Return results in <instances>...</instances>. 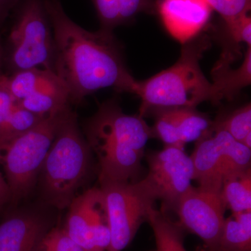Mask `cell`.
Wrapping results in <instances>:
<instances>
[{
    "label": "cell",
    "mask_w": 251,
    "mask_h": 251,
    "mask_svg": "<svg viewBox=\"0 0 251 251\" xmlns=\"http://www.w3.org/2000/svg\"><path fill=\"white\" fill-rule=\"evenodd\" d=\"M54 41V73L67 86L70 102L112 87L134 94L137 80L128 72L113 31L86 30L66 14L59 0H44Z\"/></svg>",
    "instance_id": "obj_1"
},
{
    "label": "cell",
    "mask_w": 251,
    "mask_h": 251,
    "mask_svg": "<svg viewBox=\"0 0 251 251\" xmlns=\"http://www.w3.org/2000/svg\"><path fill=\"white\" fill-rule=\"evenodd\" d=\"M85 139L99 162V182H130L141 171L145 148L153 138L143 117L127 115L115 100L99 105L85 125Z\"/></svg>",
    "instance_id": "obj_2"
},
{
    "label": "cell",
    "mask_w": 251,
    "mask_h": 251,
    "mask_svg": "<svg viewBox=\"0 0 251 251\" xmlns=\"http://www.w3.org/2000/svg\"><path fill=\"white\" fill-rule=\"evenodd\" d=\"M210 39L204 35L183 45L174 65L148 80L137 81L134 94L141 99L139 116L166 109L196 108L213 99V88L203 74L200 61L209 49Z\"/></svg>",
    "instance_id": "obj_3"
},
{
    "label": "cell",
    "mask_w": 251,
    "mask_h": 251,
    "mask_svg": "<svg viewBox=\"0 0 251 251\" xmlns=\"http://www.w3.org/2000/svg\"><path fill=\"white\" fill-rule=\"evenodd\" d=\"M91 152L76 115L69 107L39 173L41 193L46 203L58 209L69 207L89 174Z\"/></svg>",
    "instance_id": "obj_4"
},
{
    "label": "cell",
    "mask_w": 251,
    "mask_h": 251,
    "mask_svg": "<svg viewBox=\"0 0 251 251\" xmlns=\"http://www.w3.org/2000/svg\"><path fill=\"white\" fill-rule=\"evenodd\" d=\"M69 107L43 119L30 130L0 148V163L4 167L9 188L10 202L16 204L32 190L61 120Z\"/></svg>",
    "instance_id": "obj_5"
},
{
    "label": "cell",
    "mask_w": 251,
    "mask_h": 251,
    "mask_svg": "<svg viewBox=\"0 0 251 251\" xmlns=\"http://www.w3.org/2000/svg\"><path fill=\"white\" fill-rule=\"evenodd\" d=\"M110 231L107 251H122L128 247L140 226L148 221L158 199L146 177L130 182L100 183Z\"/></svg>",
    "instance_id": "obj_6"
},
{
    "label": "cell",
    "mask_w": 251,
    "mask_h": 251,
    "mask_svg": "<svg viewBox=\"0 0 251 251\" xmlns=\"http://www.w3.org/2000/svg\"><path fill=\"white\" fill-rule=\"evenodd\" d=\"M9 35L13 73L39 69L54 70V41L44 0H24Z\"/></svg>",
    "instance_id": "obj_7"
},
{
    "label": "cell",
    "mask_w": 251,
    "mask_h": 251,
    "mask_svg": "<svg viewBox=\"0 0 251 251\" xmlns=\"http://www.w3.org/2000/svg\"><path fill=\"white\" fill-rule=\"evenodd\" d=\"M197 142L191 156L199 186L221 192L225 180L251 168V150L224 130Z\"/></svg>",
    "instance_id": "obj_8"
},
{
    "label": "cell",
    "mask_w": 251,
    "mask_h": 251,
    "mask_svg": "<svg viewBox=\"0 0 251 251\" xmlns=\"http://www.w3.org/2000/svg\"><path fill=\"white\" fill-rule=\"evenodd\" d=\"M4 80L16 103L42 118L70 106L67 86L52 71L34 68L5 75Z\"/></svg>",
    "instance_id": "obj_9"
},
{
    "label": "cell",
    "mask_w": 251,
    "mask_h": 251,
    "mask_svg": "<svg viewBox=\"0 0 251 251\" xmlns=\"http://www.w3.org/2000/svg\"><path fill=\"white\" fill-rule=\"evenodd\" d=\"M68 208L63 227L67 235L86 251H107L111 237L100 188L77 196Z\"/></svg>",
    "instance_id": "obj_10"
},
{
    "label": "cell",
    "mask_w": 251,
    "mask_h": 251,
    "mask_svg": "<svg viewBox=\"0 0 251 251\" xmlns=\"http://www.w3.org/2000/svg\"><path fill=\"white\" fill-rule=\"evenodd\" d=\"M226 209L221 192L191 186L180 198L175 211L181 226L201 238L206 247L216 251Z\"/></svg>",
    "instance_id": "obj_11"
},
{
    "label": "cell",
    "mask_w": 251,
    "mask_h": 251,
    "mask_svg": "<svg viewBox=\"0 0 251 251\" xmlns=\"http://www.w3.org/2000/svg\"><path fill=\"white\" fill-rule=\"evenodd\" d=\"M150 181L163 202L165 209L175 210L180 198L192 185L194 168L191 156L184 150L165 146L148 156Z\"/></svg>",
    "instance_id": "obj_12"
},
{
    "label": "cell",
    "mask_w": 251,
    "mask_h": 251,
    "mask_svg": "<svg viewBox=\"0 0 251 251\" xmlns=\"http://www.w3.org/2000/svg\"><path fill=\"white\" fill-rule=\"evenodd\" d=\"M158 11L166 30L184 45L198 37L213 9L206 0H161Z\"/></svg>",
    "instance_id": "obj_13"
},
{
    "label": "cell",
    "mask_w": 251,
    "mask_h": 251,
    "mask_svg": "<svg viewBox=\"0 0 251 251\" xmlns=\"http://www.w3.org/2000/svg\"><path fill=\"white\" fill-rule=\"evenodd\" d=\"M52 228L50 221L35 211L11 214L0 224V251H36Z\"/></svg>",
    "instance_id": "obj_14"
},
{
    "label": "cell",
    "mask_w": 251,
    "mask_h": 251,
    "mask_svg": "<svg viewBox=\"0 0 251 251\" xmlns=\"http://www.w3.org/2000/svg\"><path fill=\"white\" fill-rule=\"evenodd\" d=\"M233 54L225 50L211 72L213 82L212 103L223 99L232 100L241 91L251 83V46H248L242 65L237 69L230 67Z\"/></svg>",
    "instance_id": "obj_15"
},
{
    "label": "cell",
    "mask_w": 251,
    "mask_h": 251,
    "mask_svg": "<svg viewBox=\"0 0 251 251\" xmlns=\"http://www.w3.org/2000/svg\"><path fill=\"white\" fill-rule=\"evenodd\" d=\"M161 111L174 124L184 145L192 142L197 143L213 133L214 122L196 108L166 109Z\"/></svg>",
    "instance_id": "obj_16"
},
{
    "label": "cell",
    "mask_w": 251,
    "mask_h": 251,
    "mask_svg": "<svg viewBox=\"0 0 251 251\" xmlns=\"http://www.w3.org/2000/svg\"><path fill=\"white\" fill-rule=\"evenodd\" d=\"M216 251H251V211L232 213L225 220Z\"/></svg>",
    "instance_id": "obj_17"
},
{
    "label": "cell",
    "mask_w": 251,
    "mask_h": 251,
    "mask_svg": "<svg viewBox=\"0 0 251 251\" xmlns=\"http://www.w3.org/2000/svg\"><path fill=\"white\" fill-rule=\"evenodd\" d=\"M156 240L154 251H186L181 226L172 221L164 211L153 209L148 219Z\"/></svg>",
    "instance_id": "obj_18"
},
{
    "label": "cell",
    "mask_w": 251,
    "mask_h": 251,
    "mask_svg": "<svg viewBox=\"0 0 251 251\" xmlns=\"http://www.w3.org/2000/svg\"><path fill=\"white\" fill-rule=\"evenodd\" d=\"M221 194L226 207L232 213L251 211V168L225 180Z\"/></svg>",
    "instance_id": "obj_19"
},
{
    "label": "cell",
    "mask_w": 251,
    "mask_h": 251,
    "mask_svg": "<svg viewBox=\"0 0 251 251\" xmlns=\"http://www.w3.org/2000/svg\"><path fill=\"white\" fill-rule=\"evenodd\" d=\"M224 130L237 141H242L251 133V105L247 104L213 124V130Z\"/></svg>",
    "instance_id": "obj_20"
},
{
    "label": "cell",
    "mask_w": 251,
    "mask_h": 251,
    "mask_svg": "<svg viewBox=\"0 0 251 251\" xmlns=\"http://www.w3.org/2000/svg\"><path fill=\"white\" fill-rule=\"evenodd\" d=\"M43 119L44 118L28 111L16 103L8 122L4 143L1 144L0 148L9 143L16 137L30 130L38 125Z\"/></svg>",
    "instance_id": "obj_21"
},
{
    "label": "cell",
    "mask_w": 251,
    "mask_h": 251,
    "mask_svg": "<svg viewBox=\"0 0 251 251\" xmlns=\"http://www.w3.org/2000/svg\"><path fill=\"white\" fill-rule=\"evenodd\" d=\"M154 114L156 122L152 128L153 136L159 138L165 144V146L184 150L185 145L181 141L174 124L161 110L155 112Z\"/></svg>",
    "instance_id": "obj_22"
},
{
    "label": "cell",
    "mask_w": 251,
    "mask_h": 251,
    "mask_svg": "<svg viewBox=\"0 0 251 251\" xmlns=\"http://www.w3.org/2000/svg\"><path fill=\"white\" fill-rule=\"evenodd\" d=\"M36 251H86L67 235L64 228L52 227Z\"/></svg>",
    "instance_id": "obj_23"
},
{
    "label": "cell",
    "mask_w": 251,
    "mask_h": 251,
    "mask_svg": "<svg viewBox=\"0 0 251 251\" xmlns=\"http://www.w3.org/2000/svg\"><path fill=\"white\" fill-rule=\"evenodd\" d=\"M211 9L221 15L226 23L231 22L243 15L249 14L251 0H206Z\"/></svg>",
    "instance_id": "obj_24"
},
{
    "label": "cell",
    "mask_w": 251,
    "mask_h": 251,
    "mask_svg": "<svg viewBox=\"0 0 251 251\" xmlns=\"http://www.w3.org/2000/svg\"><path fill=\"white\" fill-rule=\"evenodd\" d=\"M99 21L100 29L114 31L121 25L119 12L118 0H92Z\"/></svg>",
    "instance_id": "obj_25"
},
{
    "label": "cell",
    "mask_w": 251,
    "mask_h": 251,
    "mask_svg": "<svg viewBox=\"0 0 251 251\" xmlns=\"http://www.w3.org/2000/svg\"><path fill=\"white\" fill-rule=\"evenodd\" d=\"M120 24L129 22L140 13L153 14L156 9L155 0H118Z\"/></svg>",
    "instance_id": "obj_26"
},
{
    "label": "cell",
    "mask_w": 251,
    "mask_h": 251,
    "mask_svg": "<svg viewBox=\"0 0 251 251\" xmlns=\"http://www.w3.org/2000/svg\"><path fill=\"white\" fill-rule=\"evenodd\" d=\"M4 77L0 80V146L4 143L8 122L16 104L6 87Z\"/></svg>",
    "instance_id": "obj_27"
},
{
    "label": "cell",
    "mask_w": 251,
    "mask_h": 251,
    "mask_svg": "<svg viewBox=\"0 0 251 251\" xmlns=\"http://www.w3.org/2000/svg\"><path fill=\"white\" fill-rule=\"evenodd\" d=\"M229 37L237 44L251 46V18L250 14L243 15L233 21L226 23Z\"/></svg>",
    "instance_id": "obj_28"
},
{
    "label": "cell",
    "mask_w": 251,
    "mask_h": 251,
    "mask_svg": "<svg viewBox=\"0 0 251 251\" xmlns=\"http://www.w3.org/2000/svg\"><path fill=\"white\" fill-rule=\"evenodd\" d=\"M24 0H0V25L4 22L10 13Z\"/></svg>",
    "instance_id": "obj_29"
},
{
    "label": "cell",
    "mask_w": 251,
    "mask_h": 251,
    "mask_svg": "<svg viewBox=\"0 0 251 251\" xmlns=\"http://www.w3.org/2000/svg\"><path fill=\"white\" fill-rule=\"evenodd\" d=\"M11 195L6 179L0 172V210L10 202Z\"/></svg>",
    "instance_id": "obj_30"
},
{
    "label": "cell",
    "mask_w": 251,
    "mask_h": 251,
    "mask_svg": "<svg viewBox=\"0 0 251 251\" xmlns=\"http://www.w3.org/2000/svg\"><path fill=\"white\" fill-rule=\"evenodd\" d=\"M241 143L242 145H244V146L247 147V148L251 149V133H249L245 137V138L243 139L242 141L241 142Z\"/></svg>",
    "instance_id": "obj_31"
},
{
    "label": "cell",
    "mask_w": 251,
    "mask_h": 251,
    "mask_svg": "<svg viewBox=\"0 0 251 251\" xmlns=\"http://www.w3.org/2000/svg\"><path fill=\"white\" fill-rule=\"evenodd\" d=\"M2 59H3V50L2 46H1V41H0V80L4 76V74H2L1 68H2Z\"/></svg>",
    "instance_id": "obj_32"
},
{
    "label": "cell",
    "mask_w": 251,
    "mask_h": 251,
    "mask_svg": "<svg viewBox=\"0 0 251 251\" xmlns=\"http://www.w3.org/2000/svg\"><path fill=\"white\" fill-rule=\"evenodd\" d=\"M196 251H214L213 250H211L209 248L206 247L205 246L204 247H199L197 248Z\"/></svg>",
    "instance_id": "obj_33"
},
{
    "label": "cell",
    "mask_w": 251,
    "mask_h": 251,
    "mask_svg": "<svg viewBox=\"0 0 251 251\" xmlns=\"http://www.w3.org/2000/svg\"></svg>",
    "instance_id": "obj_34"
}]
</instances>
